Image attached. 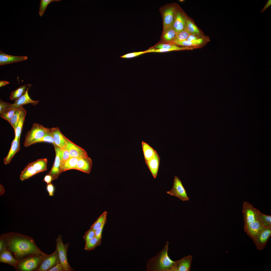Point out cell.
I'll list each match as a JSON object with an SVG mask.
<instances>
[{
	"mask_svg": "<svg viewBox=\"0 0 271 271\" xmlns=\"http://www.w3.org/2000/svg\"><path fill=\"white\" fill-rule=\"evenodd\" d=\"M0 195H3L5 192V190L4 187L0 184Z\"/></svg>",
	"mask_w": 271,
	"mask_h": 271,
	"instance_id": "53",
	"label": "cell"
},
{
	"mask_svg": "<svg viewBox=\"0 0 271 271\" xmlns=\"http://www.w3.org/2000/svg\"><path fill=\"white\" fill-rule=\"evenodd\" d=\"M52 180V178L51 176L48 174L46 175L43 179V181L47 184L51 183Z\"/></svg>",
	"mask_w": 271,
	"mask_h": 271,
	"instance_id": "49",
	"label": "cell"
},
{
	"mask_svg": "<svg viewBox=\"0 0 271 271\" xmlns=\"http://www.w3.org/2000/svg\"><path fill=\"white\" fill-rule=\"evenodd\" d=\"M190 34H191L188 32L185 28L178 33L176 38L174 41H181L186 40Z\"/></svg>",
	"mask_w": 271,
	"mask_h": 271,
	"instance_id": "40",
	"label": "cell"
},
{
	"mask_svg": "<svg viewBox=\"0 0 271 271\" xmlns=\"http://www.w3.org/2000/svg\"><path fill=\"white\" fill-rule=\"evenodd\" d=\"M46 189L49 193V196H52L54 195L55 191V188L53 185L52 183H51L47 184Z\"/></svg>",
	"mask_w": 271,
	"mask_h": 271,
	"instance_id": "46",
	"label": "cell"
},
{
	"mask_svg": "<svg viewBox=\"0 0 271 271\" xmlns=\"http://www.w3.org/2000/svg\"><path fill=\"white\" fill-rule=\"evenodd\" d=\"M176 6L174 5L166 4L160 7L159 11L162 18L163 29L162 35L166 31L173 23L176 12Z\"/></svg>",
	"mask_w": 271,
	"mask_h": 271,
	"instance_id": "6",
	"label": "cell"
},
{
	"mask_svg": "<svg viewBox=\"0 0 271 271\" xmlns=\"http://www.w3.org/2000/svg\"><path fill=\"white\" fill-rule=\"evenodd\" d=\"M147 53L146 51L127 53L120 56L121 58L125 59L135 57L144 53Z\"/></svg>",
	"mask_w": 271,
	"mask_h": 271,
	"instance_id": "42",
	"label": "cell"
},
{
	"mask_svg": "<svg viewBox=\"0 0 271 271\" xmlns=\"http://www.w3.org/2000/svg\"><path fill=\"white\" fill-rule=\"evenodd\" d=\"M4 235L6 248L18 260L33 254H46L40 250L31 237L14 232L4 234Z\"/></svg>",
	"mask_w": 271,
	"mask_h": 271,
	"instance_id": "1",
	"label": "cell"
},
{
	"mask_svg": "<svg viewBox=\"0 0 271 271\" xmlns=\"http://www.w3.org/2000/svg\"><path fill=\"white\" fill-rule=\"evenodd\" d=\"M27 85L21 86L12 92L10 97L11 100H15L24 95L26 92Z\"/></svg>",
	"mask_w": 271,
	"mask_h": 271,
	"instance_id": "30",
	"label": "cell"
},
{
	"mask_svg": "<svg viewBox=\"0 0 271 271\" xmlns=\"http://www.w3.org/2000/svg\"><path fill=\"white\" fill-rule=\"evenodd\" d=\"M92 166V160L88 157L80 158L75 169L89 173L91 170Z\"/></svg>",
	"mask_w": 271,
	"mask_h": 271,
	"instance_id": "18",
	"label": "cell"
},
{
	"mask_svg": "<svg viewBox=\"0 0 271 271\" xmlns=\"http://www.w3.org/2000/svg\"><path fill=\"white\" fill-rule=\"evenodd\" d=\"M54 144L60 149L66 147L65 137L61 133L59 128H54L53 131Z\"/></svg>",
	"mask_w": 271,
	"mask_h": 271,
	"instance_id": "21",
	"label": "cell"
},
{
	"mask_svg": "<svg viewBox=\"0 0 271 271\" xmlns=\"http://www.w3.org/2000/svg\"><path fill=\"white\" fill-rule=\"evenodd\" d=\"M38 173V172L34 168L31 163L21 171L20 178L21 180L23 181Z\"/></svg>",
	"mask_w": 271,
	"mask_h": 271,
	"instance_id": "23",
	"label": "cell"
},
{
	"mask_svg": "<svg viewBox=\"0 0 271 271\" xmlns=\"http://www.w3.org/2000/svg\"><path fill=\"white\" fill-rule=\"evenodd\" d=\"M26 114V111L23 107L19 120L17 123L16 129L14 130L15 137L20 140L23 123Z\"/></svg>",
	"mask_w": 271,
	"mask_h": 271,
	"instance_id": "27",
	"label": "cell"
},
{
	"mask_svg": "<svg viewBox=\"0 0 271 271\" xmlns=\"http://www.w3.org/2000/svg\"><path fill=\"white\" fill-rule=\"evenodd\" d=\"M48 271H65V270L61 263L60 262L50 268Z\"/></svg>",
	"mask_w": 271,
	"mask_h": 271,
	"instance_id": "45",
	"label": "cell"
},
{
	"mask_svg": "<svg viewBox=\"0 0 271 271\" xmlns=\"http://www.w3.org/2000/svg\"><path fill=\"white\" fill-rule=\"evenodd\" d=\"M66 146L71 157L82 158L88 157L85 150L76 145L65 137Z\"/></svg>",
	"mask_w": 271,
	"mask_h": 271,
	"instance_id": "13",
	"label": "cell"
},
{
	"mask_svg": "<svg viewBox=\"0 0 271 271\" xmlns=\"http://www.w3.org/2000/svg\"><path fill=\"white\" fill-rule=\"evenodd\" d=\"M173 23L170 25L165 32L162 35L161 37V43L171 42L175 40L178 33L173 27Z\"/></svg>",
	"mask_w": 271,
	"mask_h": 271,
	"instance_id": "22",
	"label": "cell"
},
{
	"mask_svg": "<svg viewBox=\"0 0 271 271\" xmlns=\"http://www.w3.org/2000/svg\"><path fill=\"white\" fill-rule=\"evenodd\" d=\"M51 128H48L42 125L35 123L31 129L26 133L24 143L25 147H28L34 144L37 140L41 138L51 131Z\"/></svg>",
	"mask_w": 271,
	"mask_h": 271,
	"instance_id": "4",
	"label": "cell"
},
{
	"mask_svg": "<svg viewBox=\"0 0 271 271\" xmlns=\"http://www.w3.org/2000/svg\"><path fill=\"white\" fill-rule=\"evenodd\" d=\"M0 262L10 265L18 270L19 260L15 258L11 252L6 248L0 252Z\"/></svg>",
	"mask_w": 271,
	"mask_h": 271,
	"instance_id": "15",
	"label": "cell"
},
{
	"mask_svg": "<svg viewBox=\"0 0 271 271\" xmlns=\"http://www.w3.org/2000/svg\"><path fill=\"white\" fill-rule=\"evenodd\" d=\"M46 254H33L19 260L18 271H36Z\"/></svg>",
	"mask_w": 271,
	"mask_h": 271,
	"instance_id": "5",
	"label": "cell"
},
{
	"mask_svg": "<svg viewBox=\"0 0 271 271\" xmlns=\"http://www.w3.org/2000/svg\"><path fill=\"white\" fill-rule=\"evenodd\" d=\"M203 41V39L199 38L192 41H188L186 40L181 41H174L170 43H173L177 46H181L189 47H196V46L201 44Z\"/></svg>",
	"mask_w": 271,
	"mask_h": 271,
	"instance_id": "26",
	"label": "cell"
},
{
	"mask_svg": "<svg viewBox=\"0 0 271 271\" xmlns=\"http://www.w3.org/2000/svg\"><path fill=\"white\" fill-rule=\"evenodd\" d=\"M160 161V157L156 152L153 157L146 163L154 178H156L157 175Z\"/></svg>",
	"mask_w": 271,
	"mask_h": 271,
	"instance_id": "20",
	"label": "cell"
},
{
	"mask_svg": "<svg viewBox=\"0 0 271 271\" xmlns=\"http://www.w3.org/2000/svg\"><path fill=\"white\" fill-rule=\"evenodd\" d=\"M244 231L252 240L264 227L259 218L260 211L246 201L242 205Z\"/></svg>",
	"mask_w": 271,
	"mask_h": 271,
	"instance_id": "2",
	"label": "cell"
},
{
	"mask_svg": "<svg viewBox=\"0 0 271 271\" xmlns=\"http://www.w3.org/2000/svg\"><path fill=\"white\" fill-rule=\"evenodd\" d=\"M166 192L167 194L174 196L183 201H188L189 199L181 181L177 176L174 177L172 188Z\"/></svg>",
	"mask_w": 271,
	"mask_h": 271,
	"instance_id": "8",
	"label": "cell"
},
{
	"mask_svg": "<svg viewBox=\"0 0 271 271\" xmlns=\"http://www.w3.org/2000/svg\"><path fill=\"white\" fill-rule=\"evenodd\" d=\"M54 128H52L51 130L41 138L36 141L34 144L40 142H46L54 144L53 138V131Z\"/></svg>",
	"mask_w": 271,
	"mask_h": 271,
	"instance_id": "39",
	"label": "cell"
},
{
	"mask_svg": "<svg viewBox=\"0 0 271 271\" xmlns=\"http://www.w3.org/2000/svg\"><path fill=\"white\" fill-rule=\"evenodd\" d=\"M106 222L104 223L100 227L95 231V236L99 238H102V232Z\"/></svg>",
	"mask_w": 271,
	"mask_h": 271,
	"instance_id": "48",
	"label": "cell"
},
{
	"mask_svg": "<svg viewBox=\"0 0 271 271\" xmlns=\"http://www.w3.org/2000/svg\"><path fill=\"white\" fill-rule=\"evenodd\" d=\"M184 47H180L170 42L160 43L154 46L153 48L158 49L161 48L182 49Z\"/></svg>",
	"mask_w": 271,
	"mask_h": 271,
	"instance_id": "36",
	"label": "cell"
},
{
	"mask_svg": "<svg viewBox=\"0 0 271 271\" xmlns=\"http://www.w3.org/2000/svg\"><path fill=\"white\" fill-rule=\"evenodd\" d=\"M271 5V0H268L265 6L261 10L260 13H263L268 7Z\"/></svg>",
	"mask_w": 271,
	"mask_h": 271,
	"instance_id": "51",
	"label": "cell"
},
{
	"mask_svg": "<svg viewBox=\"0 0 271 271\" xmlns=\"http://www.w3.org/2000/svg\"><path fill=\"white\" fill-rule=\"evenodd\" d=\"M16 109V108H14L5 112L0 115V117L6 120L9 123Z\"/></svg>",
	"mask_w": 271,
	"mask_h": 271,
	"instance_id": "41",
	"label": "cell"
},
{
	"mask_svg": "<svg viewBox=\"0 0 271 271\" xmlns=\"http://www.w3.org/2000/svg\"><path fill=\"white\" fill-rule=\"evenodd\" d=\"M59 152L61 166L63 163L71 157L67 147L63 149L59 148Z\"/></svg>",
	"mask_w": 271,
	"mask_h": 271,
	"instance_id": "35",
	"label": "cell"
},
{
	"mask_svg": "<svg viewBox=\"0 0 271 271\" xmlns=\"http://www.w3.org/2000/svg\"><path fill=\"white\" fill-rule=\"evenodd\" d=\"M61 1L60 0H41L39 12L40 16H42L48 5L51 2Z\"/></svg>",
	"mask_w": 271,
	"mask_h": 271,
	"instance_id": "37",
	"label": "cell"
},
{
	"mask_svg": "<svg viewBox=\"0 0 271 271\" xmlns=\"http://www.w3.org/2000/svg\"><path fill=\"white\" fill-rule=\"evenodd\" d=\"M11 104L0 100V114L5 112Z\"/></svg>",
	"mask_w": 271,
	"mask_h": 271,
	"instance_id": "44",
	"label": "cell"
},
{
	"mask_svg": "<svg viewBox=\"0 0 271 271\" xmlns=\"http://www.w3.org/2000/svg\"><path fill=\"white\" fill-rule=\"evenodd\" d=\"M56 247L57 248L60 262L62 264L65 271H71L74 270L70 265L67 259V253L69 243L64 244L60 234L56 239Z\"/></svg>",
	"mask_w": 271,
	"mask_h": 271,
	"instance_id": "7",
	"label": "cell"
},
{
	"mask_svg": "<svg viewBox=\"0 0 271 271\" xmlns=\"http://www.w3.org/2000/svg\"><path fill=\"white\" fill-rule=\"evenodd\" d=\"M271 235V227H264L252 240L257 249L262 250L265 247Z\"/></svg>",
	"mask_w": 271,
	"mask_h": 271,
	"instance_id": "10",
	"label": "cell"
},
{
	"mask_svg": "<svg viewBox=\"0 0 271 271\" xmlns=\"http://www.w3.org/2000/svg\"><path fill=\"white\" fill-rule=\"evenodd\" d=\"M259 219L264 227H271V216L263 214L260 212L259 214Z\"/></svg>",
	"mask_w": 271,
	"mask_h": 271,
	"instance_id": "38",
	"label": "cell"
},
{
	"mask_svg": "<svg viewBox=\"0 0 271 271\" xmlns=\"http://www.w3.org/2000/svg\"><path fill=\"white\" fill-rule=\"evenodd\" d=\"M47 162V159L44 158L38 159L31 163L34 168L39 173L46 170Z\"/></svg>",
	"mask_w": 271,
	"mask_h": 271,
	"instance_id": "29",
	"label": "cell"
},
{
	"mask_svg": "<svg viewBox=\"0 0 271 271\" xmlns=\"http://www.w3.org/2000/svg\"><path fill=\"white\" fill-rule=\"evenodd\" d=\"M95 236V230L90 228L86 232L83 236V238L86 242L91 239Z\"/></svg>",
	"mask_w": 271,
	"mask_h": 271,
	"instance_id": "43",
	"label": "cell"
},
{
	"mask_svg": "<svg viewBox=\"0 0 271 271\" xmlns=\"http://www.w3.org/2000/svg\"><path fill=\"white\" fill-rule=\"evenodd\" d=\"M9 83L8 82L5 81H0V87L4 86Z\"/></svg>",
	"mask_w": 271,
	"mask_h": 271,
	"instance_id": "52",
	"label": "cell"
},
{
	"mask_svg": "<svg viewBox=\"0 0 271 271\" xmlns=\"http://www.w3.org/2000/svg\"><path fill=\"white\" fill-rule=\"evenodd\" d=\"M60 262L57 247L55 251L50 254H47L36 271H46L57 263Z\"/></svg>",
	"mask_w": 271,
	"mask_h": 271,
	"instance_id": "9",
	"label": "cell"
},
{
	"mask_svg": "<svg viewBox=\"0 0 271 271\" xmlns=\"http://www.w3.org/2000/svg\"><path fill=\"white\" fill-rule=\"evenodd\" d=\"M169 244L167 241L161 251L148 260L147 265V271H169L175 261H172L168 255Z\"/></svg>",
	"mask_w": 271,
	"mask_h": 271,
	"instance_id": "3",
	"label": "cell"
},
{
	"mask_svg": "<svg viewBox=\"0 0 271 271\" xmlns=\"http://www.w3.org/2000/svg\"><path fill=\"white\" fill-rule=\"evenodd\" d=\"M142 144L145 160L146 163L153 157L157 152L145 142L142 141Z\"/></svg>",
	"mask_w": 271,
	"mask_h": 271,
	"instance_id": "24",
	"label": "cell"
},
{
	"mask_svg": "<svg viewBox=\"0 0 271 271\" xmlns=\"http://www.w3.org/2000/svg\"><path fill=\"white\" fill-rule=\"evenodd\" d=\"M194 48V47H185L183 48L182 49L161 48L158 49H156L152 48L148 49L147 50H146V51L147 53L148 52H162L174 51L190 50L193 49Z\"/></svg>",
	"mask_w": 271,
	"mask_h": 271,
	"instance_id": "34",
	"label": "cell"
},
{
	"mask_svg": "<svg viewBox=\"0 0 271 271\" xmlns=\"http://www.w3.org/2000/svg\"><path fill=\"white\" fill-rule=\"evenodd\" d=\"M196 35L190 34L188 36L186 40L188 41H192L199 38Z\"/></svg>",
	"mask_w": 271,
	"mask_h": 271,
	"instance_id": "50",
	"label": "cell"
},
{
	"mask_svg": "<svg viewBox=\"0 0 271 271\" xmlns=\"http://www.w3.org/2000/svg\"><path fill=\"white\" fill-rule=\"evenodd\" d=\"M23 107L22 106L20 108H16L9 122L14 130L16 129Z\"/></svg>",
	"mask_w": 271,
	"mask_h": 271,
	"instance_id": "32",
	"label": "cell"
},
{
	"mask_svg": "<svg viewBox=\"0 0 271 271\" xmlns=\"http://www.w3.org/2000/svg\"><path fill=\"white\" fill-rule=\"evenodd\" d=\"M28 86L24 94L20 98L15 100L14 102L11 104L7 108L5 112L9 111L14 108H20L23 105L28 103H31L33 105L37 104L39 102V100L34 101L29 96L28 94L29 89Z\"/></svg>",
	"mask_w": 271,
	"mask_h": 271,
	"instance_id": "12",
	"label": "cell"
},
{
	"mask_svg": "<svg viewBox=\"0 0 271 271\" xmlns=\"http://www.w3.org/2000/svg\"><path fill=\"white\" fill-rule=\"evenodd\" d=\"M20 140L15 137L12 143L8 153L4 160L5 165H6L10 163L14 155L20 150Z\"/></svg>",
	"mask_w": 271,
	"mask_h": 271,
	"instance_id": "19",
	"label": "cell"
},
{
	"mask_svg": "<svg viewBox=\"0 0 271 271\" xmlns=\"http://www.w3.org/2000/svg\"><path fill=\"white\" fill-rule=\"evenodd\" d=\"M6 248V242L4 234H2L0 237V252Z\"/></svg>",
	"mask_w": 271,
	"mask_h": 271,
	"instance_id": "47",
	"label": "cell"
},
{
	"mask_svg": "<svg viewBox=\"0 0 271 271\" xmlns=\"http://www.w3.org/2000/svg\"><path fill=\"white\" fill-rule=\"evenodd\" d=\"M56 156L53 166L48 174L51 176L53 180L56 179L60 174V161L59 155V147L54 145Z\"/></svg>",
	"mask_w": 271,
	"mask_h": 271,
	"instance_id": "17",
	"label": "cell"
},
{
	"mask_svg": "<svg viewBox=\"0 0 271 271\" xmlns=\"http://www.w3.org/2000/svg\"><path fill=\"white\" fill-rule=\"evenodd\" d=\"M192 258V256L189 255L175 261L169 271H189Z\"/></svg>",
	"mask_w": 271,
	"mask_h": 271,
	"instance_id": "11",
	"label": "cell"
},
{
	"mask_svg": "<svg viewBox=\"0 0 271 271\" xmlns=\"http://www.w3.org/2000/svg\"><path fill=\"white\" fill-rule=\"evenodd\" d=\"M80 158L71 157L67 160L61 166L60 170V173L69 170L75 169Z\"/></svg>",
	"mask_w": 271,
	"mask_h": 271,
	"instance_id": "25",
	"label": "cell"
},
{
	"mask_svg": "<svg viewBox=\"0 0 271 271\" xmlns=\"http://www.w3.org/2000/svg\"><path fill=\"white\" fill-rule=\"evenodd\" d=\"M26 56H16L10 55L0 51V65L8 64L27 59Z\"/></svg>",
	"mask_w": 271,
	"mask_h": 271,
	"instance_id": "16",
	"label": "cell"
},
{
	"mask_svg": "<svg viewBox=\"0 0 271 271\" xmlns=\"http://www.w3.org/2000/svg\"><path fill=\"white\" fill-rule=\"evenodd\" d=\"M187 19L183 13L176 6L173 26L178 33L185 28Z\"/></svg>",
	"mask_w": 271,
	"mask_h": 271,
	"instance_id": "14",
	"label": "cell"
},
{
	"mask_svg": "<svg viewBox=\"0 0 271 271\" xmlns=\"http://www.w3.org/2000/svg\"><path fill=\"white\" fill-rule=\"evenodd\" d=\"M102 238H98L96 236L85 242L84 249L86 250L90 251L94 249L97 246L100 245Z\"/></svg>",
	"mask_w": 271,
	"mask_h": 271,
	"instance_id": "28",
	"label": "cell"
},
{
	"mask_svg": "<svg viewBox=\"0 0 271 271\" xmlns=\"http://www.w3.org/2000/svg\"><path fill=\"white\" fill-rule=\"evenodd\" d=\"M107 214V212H103L91 226L90 228L95 231L100 227L104 223L106 222Z\"/></svg>",
	"mask_w": 271,
	"mask_h": 271,
	"instance_id": "33",
	"label": "cell"
},
{
	"mask_svg": "<svg viewBox=\"0 0 271 271\" xmlns=\"http://www.w3.org/2000/svg\"><path fill=\"white\" fill-rule=\"evenodd\" d=\"M185 29L190 34L196 36L200 34V31L196 26L190 20L187 19Z\"/></svg>",
	"mask_w": 271,
	"mask_h": 271,
	"instance_id": "31",
	"label": "cell"
}]
</instances>
